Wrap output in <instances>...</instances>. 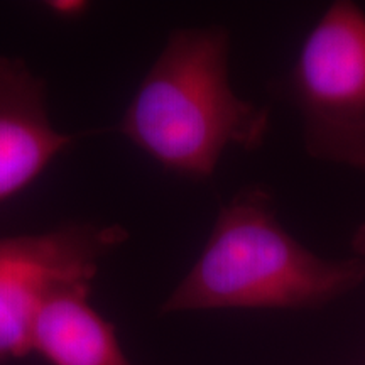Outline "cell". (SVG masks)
I'll return each instance as SVG.
<instances>
[{"mask_svg": "<svg viewBox=\"0 0 365 365\" xmlns=\"http://www.w3.org/2000/svg\"><path fill=\"white\" fill-rule=\"evenodd\" d=\"M352 249L357 257L365 261V222L360 225L352 237Z\"/></svg>", "mask_w": 365, "mask_h": 365, "instance_id": "obj_8", "label": "cell"}, {"mask_svg": "<svg viewBox=\"0 0 365 365\" xmlns=\"http://www.w3.org/2000/svg\"><path fill=\"white\" fill-rule=\"evenodd\" d=\"M117 130L164 170L208 180L228 148H261L271 112L232 88L227 29H180L137 86Z\"/></svg>", "mask_w": 365, "mask_h": 365, "instance_id": "obj_1", "label": "cell"}, {"mask_svg": "<svg viewBox=\"0 0 365 365\" xmlns=\"http://www.w3.org/2000/svg\"><path fill=\"white\" fill-rule=\"evenodd\" d=\"M120 225L68 223L46 234L0 239V364L31 354L36 314L58 287L93 282L100 261L124 244Z\"/></svg>", "mask_w": 365, "mask_h": 365, "instance_id": "obj_4", "label": "cell"}, {"mask_svg": "<svg viewBox=\"0 0 365 365\" xmlns=\"http://www.w3.org/2000/svg\"><path fill=\"white\" fill-rule=\"evenodd\" d=\"M289 97L309 158L365 173V12L336 0L304 38Z\"/></svg>", "mask_w": 365, "mask_h": 365, "instance_id": "obj_3", "label": "cell"}, {"mask_svg": "<svg viewBox=\"0 0 365 365\" xmlns=\"http://www.w3.org/2000/svg\"><path fill=\"white\" fill-rule=\"evenodd\" d=\"M90 282L58 287L36 314L31 354L49 365H132L115 327L90 304Z\"/></svg>", "mask_w": 365, "mask_h": 365, "instance_id": "obj_6", "label": "cell"}, {"mask_svg": "<svg viewBox=\"0 0 365 365\" xmlns=\"http://www.w3.org/2000/svg\"><path fill=\"white\" fill-rule=\"evenodd\" d=\"M53 12L59 14L63 17H76L85 11L88 4L85 2H51L49 4Z\"/></svg>", "mask_w": 365, "mask_h": 365, "instance_id": "obj_7", "label": "cell"}, {"mask_svg": "<svg viewBox=\"0 0 365 365\" xmlns=\"http://www.w3.org/2000/svg\"><path fill=\"white\" fill-rule=\"evenodd\" d=\"M73 140L49 120L43 78L22 59L0 56V203L38 180Z\"/></svg>", "mask_w": 365, "mask_h": 365, "instance_id": "obj_5", "label": "cell"}, {"mask_svg": "<svg viewBox=\"0 0 365 365\" xmlns=\"http://www.w3.org/2000/svg\"><path fill=\"white\" fill-rule=\"evenodd\" d=\"M364 281V259L319 257L281 225L271 195L247 188L220 208L202 254L161 313L312 309Z\"/></svg>", "mask_w": 365, "mask_h": 365, "instance_id": "obj_2", "label": "cell"}]
</instances>
